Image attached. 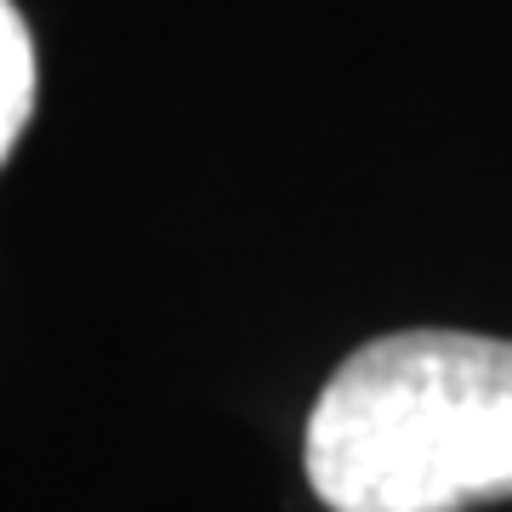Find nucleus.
Segmentation results:
<instances>
[{"label": "nucleus", "instance_id": "obj_1", "mask_svg": "<svg viewBox=\"0 0 512 512\" xmlns=\"http://www.w3.org/2000/svg\"><path fill=\"white\" fill-rule=\"evenodd\" d=\"M330 512H467L512 501V342L393 330L353 348L308 416Z\"/></svg>", "mask_w": 512, "mask_h": 512}, {"label": "nucleus", "instance_id": "obj_2", "mask_svg": "<svg viewBox=\"0 0 512 512\" xmlns=\"http://www.w3.org/2000/svg\"><path fill=\"white\" fill-rule=\"evenodd\" d=\"M35 35L12 0H0V165L18 148L29 114H35Z\"/></svg>", "mask_w": 512, "mask_h": 512}]
</instances>
